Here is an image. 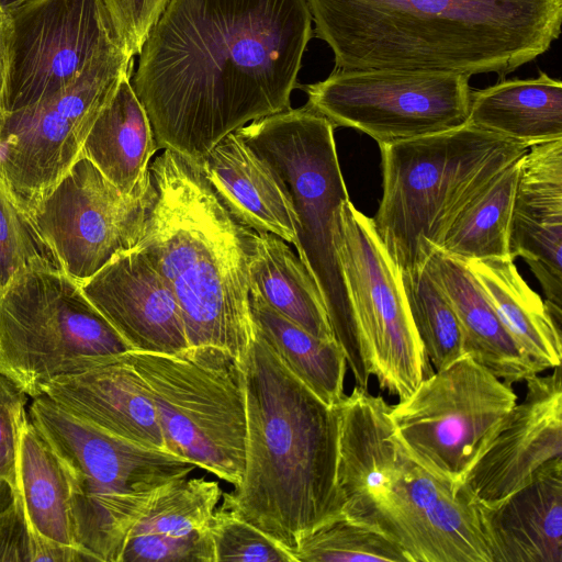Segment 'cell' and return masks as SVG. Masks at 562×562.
<instances>
[{
  "label": "cell",
  "instance_id": "cell-30",
  "mask_svg": "<svg viewBox=\"0 0 562 562\" xmlns=\"http://www.w3.org/2000/svg\"><path fill=\"white\" fill-rule=\"evenodd\" d=\"M254 323L286 368L330 407L340 404L347 359L336 340L319 339L250 292Z\"/></svg>",
  "mask_w": 562,
  "mask_h": 562
},
{
  "label": "cell",
  "instance_id": "cell-1",
  "mask_svg": "<svg viewBox=\"0 0 562 562\" xmlns=\"http://www.w3.org/2000/svg\"><path fill=\"white\" fill-rule=\"evenodd\" d=\"M312 22L306 0H167L131 77L158 148L199 162L289 110Z\"/></svg>",
  "mask_w": 562,
  "mask_h": 562
},
{
  "label": "cell",
  "instance_id": "cell-20",
  "mask_svg": "<svg viewBox=\"0 0 562 562\" xmlns=\"http://www.w3.org/2000/svg\"><path fill=\"white\" fill-rule=\"evenodd\" d=\"M126 353L105 357L86 370L58 378L43 394L112 436L168 452L148 389Z\"/></svg>",
  "mask_w": 562,
  "mask_h": 562
},
{
  "label": "cell",
  "instance_id": "cell-37",
  "mask_svg": "<svg viewBox=\"0 0 562 562\" xmlns=\"http://www.w3.org/2000/svg\"><path fill=\"white\" fill-rule=\"evenodd\" d=\"M0 561L31 562V530L16 491L0 479Z\"/></svg>",
  "mask_w": 562,
  "mask_h": 562
},
{
  "label": "cell",
  "instance_id": "cell-15",
  "mask_svg": "<svg viewBox=\"0 0 562 562\" xmlns=\"http://www.w3.org/2000/svg\"><path fill=\"white\" fill-rule=\"evenodd\" d=\"M154 199L153 183L144 194L126 195L79 156L29 215L61 270L82 283L137 246Z\"/></svg>",
  "mask_w": 562,
  "mask_h": 562
},
{
  "label": "cell",
  "instance_id": "cell-27",
  "mask_svg": "<svg viewBox=\"0 0 562 562\" xmlns=\"http://www.w3.org/2000/svg\"><path fill=\"white\" fill-rule=\"evenodd\" d=\"M521 350L542 370L561 366L562 335L544 301L512 258L464 261Z\"/></svg>",
  "mask_w": 562,
  "mask_h": 562
},
{
  "label": "cell",
  "instance_id": "cell-13",
  "mask_svg": "<svg viewBox=\"0 0 562 562\" xmlns=\"http://www.w3.org/2000/svg\"><path fill=\"white\" fill-rule=\"evenodd\" d=\"M516 403L512 385L464 355L391 405L390 417L408 456L458 487L483 438Z\"/></svg>",
  "mask_w": 562,
  "mask_h": 562
},
{
  "label": "cell",
  "instance_id": "cell-10",
  "mask_svg": "<svg viewBox=\"0 0 562 562\" xmlns=\"http://www.w3.org/2000/svg\"><path fill=\"white\" fill-rule=\"evenodd\" d=\"M132 347L60 268H29L0 293V371L32 398Z\"/></svg>",
  "mask_w": 562,
  "mask_h": 562
},
{
  "label": "cell",
  "instance_id": "cell-19",
  "mask_svg": "<svg viewBox=\"0 0 562 562\" xmlns=\"http://www.w3.org/2000/svg\"><path fill=\"white\" fill-rule=\"evenodd\" d=\"M509 254L539 280L562 324V138L529 147L520 158L512 209Z\"/></svg>",
  "mask_w": 562,
  "mask_h": 562
},
{
  "label": "cell",
  "instance_id": "cell-24",
  "mask_svg": "<svg viewBox=\"0 0 562 562\" xmlns=\"http://www.w3.org/2000/svg\"><path fill=\"white\" fill-rule=\"evenodd\" d=\"M425 267L456 312L467 355L509 385L542 372L513 339L463 260L434 248Z\"/></svg>",
  "mask_w": 562,
  "mask_h": 562
},
{
  "label": "cell",
  "instance_id": "cell-8",
  "mask_svg": "<svg viewBox=\"0 0 562 562\" xmlns=\"http://www.w3.org/2000/svg\"><path fill=\"white\" fill-rule=\"evenodd\" d=\"M126 356L148 389L167 451L238 486L247 438L243 362L207 346Z\"/></svg>",
  "mask_w": 562,
  "mask_h": 562
},
{
  "label": "cell",
  "instance_id": "cell-17",
  "mask_svg": "<svg viewBox=\"0 0 562 562\" xmlns=\"http://www.w3.org/2000/svg\"><path fill=\"white\" fill-rule=\"evenodd\" d=\"M526 396L479 445L460 487L473 504L491 505L528 484L562 459L561 366L527 381Z\"/></svg>",
  "mask_w": 562,
  "mask_h": 562
},
{
  "label": "cell",
  "instance_id": "cell-5",
  "mask_svg": "<svg viewBox=\"0 0 562 562\" xmlns=\"http://www.w3.org/2000/svg\"><path fill=\"white\" fill-rule=\"evenodd\" d=\"M334 125L307 104L252 121L235 132L285 186L295 213L297 257L314 280L334 337L357 386L371 376L340 258V210L349 200Z\"/></svg>",
  "mask_w": 562,
  "mask_h": 562
},
{
  "label": "cell",
  "instance_id": "cell-12",
  "mask_svg": "<svg viewBox=\"0 0 562 562\" xmlns=\"http://www.w3.org/2000/svg\"><path fill=\"white\" fill-rule=\"evenodd\" d=\"M467 75L407 69H334L300 87L307 105L334 127H351L378 145L447 132L465 124Z\"/></svg>",
  "mask_w": 562,
  "mask_h": 562
},
{
  "label": "cell",
  "instance_id": "cell-36",
  "mask_svg": "<svg viewBox=\"0 0 562 562\" xmlns=\"http://www.w3.org/2000/svg\"><path fill=\"white\" fill-rule=\"evenodd\" d=\"M29 397L15 380L0 371V479L15 491L20 434L29 419Z\"/></svg>",
  "mask_w": 562,
  "mask_h": 562
},
{
  "label": "cell",
  "instance_id": "cell-35",
  "mask_svg": "<svg viewBox=\"0 0 562 562\" xmlns=\"http://www.w3.org/2000/svg\"><path fill=\"white\" fill-rule=\"evenodd\" d=\"M207 530L215 562H296L290 551L223 506L215 509Z\"/></svg>",
  "mask_w": 562,
  "mask_h": 562
},
{
  "label": "cell",
  "instance_id": "cell-38",
  "mask_svg": "<svg viewBox=\"0 0 562 562\" xmlns=\"http://www.w3.org/2000/svg\"><path fill=\"white\" fill-rule=\"evenodd\" d=\"M127 52L138 55L167 0H105Z\"/></svg>",
  "mask_w": 562,
  "mask_h": 562
},
{
  "label": "cell",
  "instance_id": "cell-31",
  "mask_svg": "<svg viewBox=\"0 0 562 562\" xmlns=\"http://www.w3.org/2000/svg\"><path fill=\"white\" fill-rule=\"evenodd\" d=\"M520 158L503 169L459 213L441 250L463 261L512 258L508 236Z\"/></svg>",
  "mask_w": 562,
  "mask_h": 562
},
{
  "label": "cell",
  "instance_id": "cell-14",
  "mask_svg": "<svg viewBox=\"0 0 562 562\" xmlns=\"http://www.w3.org/2000/svg\"><path fill=\"white\" fill-rule=\"evenodd\" d=\"M340 263L366 360L381 390L408 397L432 372L403 280L373 225L349 200L340 210Z\"/></svg>",
  "mask_w": 562,
  "mask_h": 562
},
{
  "label": "cell",
  "instance_id": "cell-39",
  "mask_svg": "<svg viewBox=\"0 0 562 562\" xmlns=\"http://www.w3.org/2000/svg\"><path fill=\"white\" fill-rule=\"evenodd\" d=\"M13 25L9 9L0 4V124L7 114L11 74Z\"/></svg>",
  "mask_w": 562,
  "mask_h": 562
},
{
  "label": "cell",
  "instance_id": "cell-6",
  "mask_svg": "<svg viewBox=\"0 0 562 562\" xmlns=\"http://www.w3.org/2000/svg\"><path fill=\"white\" fill-rule=\"evenodd\" d=\"M379 147L383 191L372 221L401 273L423 268L459 213L529 149L467 124Z\"/></svg>",
  "mask_w": 562,
  "mask_h": 562
},
{
  "label": "cell",
  "instance_id": "cell-2",
  "mask_svg": "<svg viewBox=\"0 0 562 562\" xmlns=\"http://www.w3.org/2000/svg\"><path fill=\"white\" fill-rule=\"evenodd\" d=\"M334 69L448 71L499 79L547 53L562 0H306Z\"/></svg>",
  "mask_w": 562,
  "mask_h": 562
},
{
  "label": "cell",
  "instance_id": "cell-23",
  "mask_svg": "<svg viewBox=\"0 0 562 562\" xmlns=\"http://www.w3.org/2000/svg\"><path fill=\"white\" fill-rule=\"evenodd\" d=\"M226 210L257 233L295 240V213L279 176L236 132L222 138L199 162Z\"/></svg>",
  "mask_w": 562,
  "mask_h": 562
},
{
  "label": "cell",
  "instance_id": "cell-40",
  "mask_svg": "<svg viewBox=\"0 0 562 562\" xmlns=\"http://www.w3.org/2000/svg\"><path fill=\"white\" fill-rule=\"evenodd\" d=\"M21 1H23V0H0V4L3 7L10 8Z\"/></svg>",
  "mask_w": 562,
  "mask_h": 562
},
{
  "label": "cell",
  "instance_id": "cell-22",
  "mask_svg": "<svg viewBox=\"0 0 562 562\" xmlns=\"http://www.w3.org/2000/svg\"><path fill=\"white\" fill-rule=\"evenodd\" d=\"M492 562H562V459L491 504H474Z\"/></svg>",
  "mask_w": 562,
  "mask_h": 562
},
{
  "label": "cell",
  "instance_id": "cell-21",
  "mask_svg": "<svg viewBox=\"0 0 562 562\" xmlns=\"http://www.w3.org/2000/svg\"><path fill=\"white\" fill-rule=\"evenodd\" d=\"M222 495L204 476L169 483L130 530L120 562H215L207 526Z\"/></svg>",
  "mask_w": 562,
  "mask_h": 562
},
{
  "label": "cell",
  "instance_id": "cell-26",
  "mask_svg": "<svg viewBox=\"0 0 562 562\" xmlns=\"http://www.w3.org/2000/svg\"><path fill=\"white\" fill-rule=\"evenodd\" d=\"M467 125L528 148L562 138V82L539 71L471 90Z\"/></svg>",
  "mask_w": 562,
  "mask_h": 562
},
{
  "label": "cell",
  "instance_id": "cell-7",
  "mask_svg": "<svg viewBox=\"0 0 562 562\" xmlns=\"http://www.w3.org/2000/svg\"><path fill=\"white\" fill-rule=\"evenodd\" d=\"M29 418L65 470L77 548L89 561L120 562L127 535L153 498L196 465L112 436L42 394Z\"/></svg>",
  "mask_w": 562,
  "mask_h": 562
},
{
  "label": "cell",
  "instance_id": "cell-3",
  "mask_svg": "<svg viewBox=\"0 0 562 562\" xmlns=\"http://www.w3.org/2000/svg\"><path fill=\"white\" fill-rule=\"evenodd\" d=\"M243 368L245 468L238 486L223 493L221 506L293 554L303 537L342 514L338 407L302 383L257 326Z\"/></svg>",
  "mask_w": 562,
  "mask_h": 562
},
{
  "label": "cell",
  "instance_id": "cell-32",
  "mask_svg": "<svg viewBox=\"0 0 562 562\" xmlns=\"http://www.w3.org/2000/svg\"><path fill=\"white\" fill-rule=\"evenodd\" d=\"M402 280L416 331L432 366L440 370L467 355L456 312L425 265L402 273Z\"/></svg>",
  "mask_w": 562,
  "mask_h": 562
},
{
  "label": "cell",
  "instance_id": "cell-25",
  "mask_svg": "<svg viewBox=\"0 0 562 562\" xmlns=\"http://www.w3.org/2000/svg\"><path fill=\"white\" fill-rule=\"evenodd\" d=\"M131 77L122 79L80 151L126 195L144 194L151 188L149 165L159 149Z\"/></svg>",
  "mask_w": 562,
  "mask_h": 562
},
{
  "label": "cell",
  "instance_id": "cell-16",
  "mask_svg": "<svg viewBox=\"0 0 562 562\" xmlns=\"http://www.w3.org/2000/svg\"><path fill=\"white\" fill-rule=\"evenodd\" d=\"M8 9L7 113L53 95L95 61L126 49L105 0H23Z\"/></svg>",
  "mask_w": 562,
  "mask_h": 562
},
{
  "label": "cell",
  "instance_id": "cell-29",
  "mask_svg": "<svg viewBox=\"0 0 562 562\" xmlns=\"http://www.w3.org/2000/svg\"><path fill=\"white\" fill-rule=\"evenodd\" d=\"M16 494L31 531L50 541L78 549L65 470L50 445L30 418L20 434Z\"/></svg>",
  "mask_w": 562,
  "mask_h": 562
},
{
  "label": "cell",
  "instance_id": "cell-9",
  "mask_svg": "<svg viewBox=\"0 0 562 562\" xmlns=\"http://www.w3.org/2000/svg\"><path fill=\"white\" fill-rule=\"evenodd\" d=\"M342 514L390 539L409 562H492L467 493L415 462L394 432L376 443Z\"/></svg>",
  "mask_w": 562,
  "mask_h": 562
},
{
  "label": "cell",
  "instance_id": "cell-33",
  "mask_svg": "<svg viewBox=\"0 0 562 562\" xmlns=\"http://www.w3.org/2000/svg\"><path fill=\"white\" fill-rule=\"evenodd\" d=\"M293 554L296 562H409L390 539L344 514L303 537Z\"/></svg>",
  "mask_w": 562,
  "mask_h": 562
},
{
  "label": "cell",
  "instance_id": "cell-4",
  "mask_svg": "<svg viewBox=\"0 0 562 562\" xmlns=\"http://www.w3.org/2000/svg\"><path fill=\"white\" fill-rule=\"evenodd\" d=\"M149 172L155 199L136 248L173 291L189 346L215 347L244 362L256 334V232L226 210L196 161L164 149Z\"/></svg>",
  "mask_w": 562,
  "mask_h": 562
},
{
  "label": "cell",
  "instance_id": "cell-18",
  "mask_svg": "<svg viewBox=\"0 0 562 562\" xmlns=\"http://www.w3.org/2000/svg\"><path fill=\"white\" fill-rule=\"evenodd\" d=\"M80 284L133 350L173 355L190 347L173 291L138 248L116 255Z\"/></svg>",
  "mask_w": 562,
  "mask_h": 562
},
{
  "label": "cell",
  "instance_id": "cell-28",
  "mask_svg": "<svg viewBox=\"0 0 562 562\" xmlns=\"http://www.w3.org/2000/svg\"><path fill=\"white\" fill-rule=\"evenodd\" d=\"M250 292L313 336L336 340L314 280L288 244L273 234H255Z\"/></svg>",
  "mask_w": 562,
  "mask_h": 562
},
{
  "label": "cell",
  "instance_id": "cell-34",
  "mask_svg": "<svg viewBox=\"0 0 562 562\" xmlns=\"http://www.w3.org/2000/svg\"><path fill=\"white\" fill-rule=\"evenodd\" d=\"M34 267L60 268L30 215L0 177V293L16 273Z\"/></svg>",
  "mask_w": 562,
  "mask_h": 562
},
{
  "label": "cell",
  "instance_id": "cell-11",
  "mask_svg": "<svg viewBox=\"0 0 562 562\" xmlns=\"http://www.w3.org/2000/svg\"><path fill=\"white\" fill-rule=\"evenodd\" d=\"M133 57L117 50L91 65L53 95L9 112L0 124V177L29 214L79 158L99 114Z\"/></svg>",
  "mask_w": 562,
  "mask_h": 562
}]
</instances>
